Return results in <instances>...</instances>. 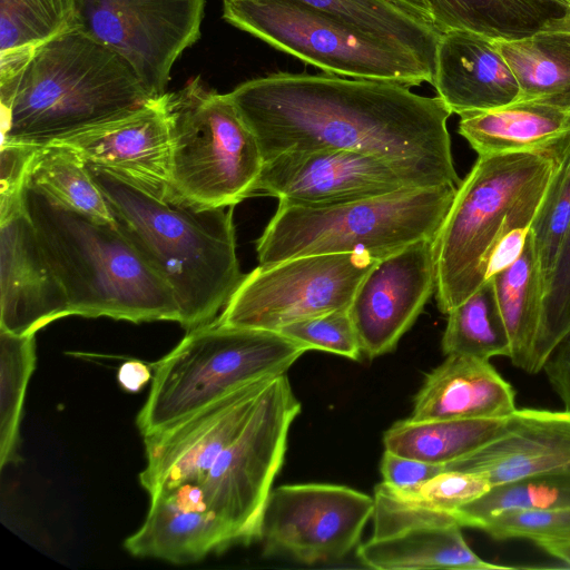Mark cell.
I'll use <instances>...</instances> for the list:
<instances>
[{
    "instance_id": "cell-42",
    "label": "cell",
    "mask_w": 570,
    "mask_h": 570,
    "mask_svg": "<svg viewBox=\"0 0 570 570\" xmlns=\"http://www.w3.org/2000/svg\"><path fill=\"white\" fill-rule=\"evenodd\" d=\"M544 371L548 381L570 412V333L556 346L546 361Z\"/></svg>"
},
{
    "instance_id": "cell-45",
    "label": "cell",
    "mask_w": 570,
    "mask_h": 570,
    "mask_svg": "<svg viewBox=\"0 0 570 570\" xmlns=\"http://www.w3.org/2000/svg\"><path fill=\"white\" fill-rule=\"evenodd\" d=\"M547 552L570 566V542L552 544L547 548Z\"/></svg>"
},
{
    "instance_id": "cell-38",
    "label": "cell",
    "mask_w": 570,
    "mask_h": 570,
    "mask_svg": "<svg viewBox=\"0 0 570 570\" xmlns=\"http://www.w3.org/2000/svg\"><path fill=\"white\" fill-rule=\"evenodd\" d=\"M278 332L308 351H325L353 361H358L363 354L348 308L297 321Z\"/></svg>"
},
{
    "instance_id": "cell-8",
    "label": "cell",
    "mask_w": 570,
    "mask_h": 570,
    "mask_svg": "<svg viewBox=\"0 0 570 570\" xmlns=\"http://www.w3.org/2000/svg\"><path fill=\"white\" fill-rule=\"evenodd\" d=\"M171 141L170 184L204 206L230 207L254 195L265 160L229 94L200 77L166 92Z\"/></svg>"
},
{
    "instance_id": "cell-18",
    "label": "cell",
    "mask_w": 570,
    "mask_h": 570,
    "mask_svg": "<svg viewBox=\"0 0 570 570\" xmlns=\"http://www.w3.org/2000/svg\"><path fill=\"white\" fill-rule=\"evenodd\" d=\"M69 315L66 292L24 202L0 213V328L31 334Z\"/></svg>"
},
{
    "instance_id": "cell-4",
    "label": "cell",
    "mask_w": 570,
    "mask_h": 570,
    "mask_svg": "<svg viewBox=\"0 0 570 570\" xmlns=\"http://www.w3.org/2000/svg\"><path fill=\"white\" fill-rule=\"evenodd\" d=\"M23 202L70 315L179 322L171 288L116 224L70 208L28 180Z\"/></svg>"
},
{
    "instance_id": "cell-14",
    "label": "cell",
    "mask_w": 570,
    "mask_h": 570,
    "mask_svg": "<svg viewBox=\"0 0 570 570\" xmlns=\"http://www.w3.org/2000/svg\"><path fill=\"white\" fill-rule=\"evenodd\" d=\"M373 512V497L345 485H282L269 494L259 541L265 554L307 564L340 560L358 543Z\"/></svg>"
},
{
    "instance_id": "cell-40",
    "label": "cell",
    "mask_w": 570,
    "mask_h": 570,
    "mask_svg": "<svg viewBox=\"0 0 570 570\" xmlns=\"http://www.w3.org/2000/svg\"><path fill=\"white\" fill-rule=\"evenodd\" d=\"M38 148L27 144L1 142L0 212L23 200L30 165Z\"/></svg>"
},
{
    "instance_id": "cell-37",
    "label": "cell",
    "mask_w": 570,
    "mask_h": 570,
    "mask_svg": "<svg viewBox=\"0 0 570 570\" xmlns=\"http://www.w3.org/2000/svg\"><path fill=\"white\" fill-rule=\"evenodd\" d=\"M497 540L527 539L537 546L570 542V508L513 510L476 527Z\"/></svg>"
},
{
    "instance_id": "cell-3",
    "label": "cell",
    "mask_w": 570,
    "mask_h": 570,
    "mask_svg": "<svg viewBox=\"0 0 570 570\" xmlns=\"http://www.w3.org/2000/svg\"><path fill=\"white\" fill-rule=\"evenodd\" d=\"M86 168L116 226L171 288L178 323L189 331L214 321L244 276L234 206L199 205L173 186L154 190L92 164Z\"/></svg>"
},
{
    "instance_id": "cell-9",
    "label": "cell",
    "mask_w": 570,
    "mask_h": 570,
    "mask_svg": "<svg viewBox=\"0 0 570 570\" xmlns=\"http://www.w3.org/2000/svg\"><path fill=\"white\" fill-rule=\"evenodd\" d=\"M223 19L327 75L433 83L423 57L293 0H224Z\"/></svg>"
},
{
    "instance_id": "cell-10",
    "label": "cell",
    "mask_w": 570,
    "mask_h": 570,
    "mask_svg": "<svg viewBox=\"0 0 570 570\" xmlns=\"http://www.w3.org/2000/svg\"><path fill=\"white\" fill-rule=\"evenodd\" d=\"M299 412L301 403L286 373L268 379L244 429L198 483L209 509L229 528L236 544L261 539L273 481Z\"/></svg>"
},
{
    "instance_id": "cell-47",
    "label": "cell",
    "mask_w": 570,
    "mask_h": 570,
    "mask_svg": "<svg viewBox=\"0 0 570 570\" xmlns=\"http://www.w3.org/2000/svg\"><path fill=\"white\" fill-rule=\"evenodd\" d=\"M570 1V0H569Z\"/></svg>"
},
{
    "instance_id": "cell-39",
    "label": "cell",
    "mask_w": 570,
    "mask_h": 570,
    "mask_svg": "<svg viewBox=\"0 0 570 570\" xmlns=\"http://www.w3.org/2000/svg\"><path fill=\"white\" fill-rule=\"evenodd\" d=\"M568 333H570V232L546 292L532 374L542 371L549 355Z\"/></svg>"
},
{
    "instance_id": "cell-20",
    "label": "cell",
    "mask_w": 570,
    "mask_h": 570,
    "mask_svg": "<svg viewBox=\"0 0 570 570\" xmlns=\"http://www.w3.org/2000/svg\"><path fill=\"white\" fill-rule=\"evenodd\" d=\"M444 469L481 473L492 487L570 475V412L517 409L499 436Z\"/></svg>"
},
{
    "instance_id": "cell-2",
    "label": "cell",
    "mask_w": 570,
    "mask_h": 570,
    "mask_svg": "<svg viewBox=\"0 0 570 570\" xmlns=\"http://www.w3.org/2000/svg\"><path fill=\"white\" fill-rule=\"evenodd\" d=\"M155 98L124 57L73 24L0 53L1 142L42 147Z\"/></svg>"
},
{
    "instance_id": "cell-6",
    "label": "cell",
    "mask_w": 570,
    "mask_h": 570,
    "mask_svg": "<svg viewBox=\"0 0 570 570\" xmlns=\"http://www.w3.org/2000/svg\"><path fill=\"white\" fill-rule=\"evenodd\" d=\"M458 187H419L325 206L278 200L274 216L256 242L259 265L344 253L379 261L411 244L433 240Z\"/></svg>"
},
{
    "instance_id": "cell-15",
    "label": "cell",
    "mask_w": 570,
    "mask_h": 570,
    "mask_svg": "<svg viewBox=\"0 0 570 570\" xmlns=\"http://www.w3.org/2000/svg\"><path fill=\"white\" fill-rule=\"evenodd\" d=\"M372 537L358 546L360 562L377 570H507L491 563L466 543L461 525L448 513L399 503L374 489Z\"/></svg>"
},
{
    "instance_id": "cell-41",
    "label": "cell",
    "mask_w": 570,
    "mask_h": 570,
    "mask_svg": "<svg viewBox=\"0 0 570 570\" xmlns=\"http://www.w3.org/2000/svg\"><path fill=\"white\" fill-rule=\"evenodd\" d=\"M380 470L383 479L382 482L394 489H406L417 485L445 471L443 464H433L402 456L389 450H384Z\"/></svg>"
},
{
    "instance_id": "cell-26",
    "label": "cell",
    "mask_w": 570,
    "mask_h": 570,
    "mask_svg": "<svg viewBox=\"0 0 570 570\" xmlns=\"http://www.w3.org/2000/svg\"><path fill=\"white\" fill-rule=\"evenodd\" d=\"M491 279L510 341L509 358L514 366L532 374L546 283L530 230L519 258Z\"/></svg>"
},
{
    "instance_id": "cell-22",
    "label": "cell",
    "mask_w": 570,
    "mask_h": 570,
    "mask_svg": "<svg viewBox=\"0 0 570 570\" xmlns=\"http://www.w3.org/2000/svg\"><path fill=\"white\" fill-rule=\"evenodd\" d=\"M432 86L459 116L512 104L520 92L498 41L464 30L441 33Z\"/></svg>"
},
{
    "instance_id": "cell-17",
    "label": "cell",
    "mask_w": 570,
    "mask_h": 570,
    "mask_svg": "<svg viewBox=\"0 0 570 570\" xmlns=\"http://www.w3.org/2000/svg\"><path fill=\"white\" fill-rule=\"evenodd\" d=\"M432 242L379 259L360 283L348 312L367 357L393 351L435 293Z\"/></svg>"
},
{
    "instance_id": "cell-30",
    "label": "cell",
    "mask_w": 570,
    "mask_h": 570,
    "mask_svg": "<svg viewBox=\"0 0 570 570\" xmlns=\"http://www.w3.org/2000/svg\"><path fill=\"white\" fill-rule=\"evenodd\" d=\"M28 181L70 208L115 224L85 160L68 145L52 142L39 147L30 165Z\"/></svg>"
},
{
    "instance_id": "cell-36",
    "label": "cell",
    "mask_w": 570,
    "mask_h": 570,
    "mask_svg": "<svg viewBox=\"0 0 570 570\" xmlns=\"http://www.w3.org/2000/svg\"><path fill=\"white\" fill-rule=\"evenodd\" d=\"M377 487L401 504L451 514L483 497L493 487L478 472L443 471L406 489H394L381 482Z\"/></svg>"
},
{
    "instance_id": "cell-31",
    "label": "cell",
    "mask_w": 570,
    "mask_h": 570,
    "mask_svg": "<svg viewBox=\"0 0 570 570\" xmlns=\"http://www.w3.org/2000/svg\"><path fill=\"white\" fill-rule=\"evenodd\" d=\"M446 315L441 341L445 356L461 354L489 361L510 356V341L491 278Z\"/></svg>"
},
{
    "instance_id": "cell-7",
    "label": "cell",
    "mask_w": 570,
    "mask_h": 570,
    "mask_svg": "<svg viewBox=\"0 0 570 570\" xmlns=\"http://www.w3.org/2000/svg\"><path fill=\"white\" fill-rule=\"evenodd\" d=\"M306 351L279 332L225 326L215 318L189 330L153 364L136 424L142 436L153 434L246 384L285 374Z\"/></svg>"
},
{
    "instance_id": "cell-23",
    "label": "cell",
    "mask_w": 570,
    "mask_h": 570,
    "mask_svg": "<svg viewBox=\"0 0 570 570\" xmlns=\"http://www.w3.org/2000/svg\"><path fill=\"white\" fill-rule=\"evenodd\" d=\"M517 411L515 392L489 360L450 354L426 376L411 419H498Z\"/></svg>"
},
{
    "instance_id": "cell-33",
    "label": "cell",
    "mask_w": 570,
    "mask_h": 570,
    "mask_svg": "<svg viewBox=\"0 0 570 570\" xmlns=\"http://www.w3.org/2000/svg\"><path fill=\"white\" fill-rule=\"evenodd\" d=\"M558 508H570V475H542L495 485L450 515L461 527L476 529L482 521L508 511Z\"/></svg>"
},
{
    "instance_id": "cell-21",
    "label": "cell",
    "mask_w": 570,
    "mask_h": 570,
    "mask_svg": "<svg viewBox=\"0 0 570 570\" xmlns=\"http://www.w3.org/2000/svg\"><path fill=\"white\" fill-rule=\"evenodd\" d=\"M234 544L232 531L209 509L202 487L194 482L151 493L144 523L124 542L135 557L177 564L199 561Z\"/></svg>"
},
{
    "instance_id": "cell-34",
    "label": "cell",
    "mask_w": 570,
    "mask_h": 570,
    "mask_svg": "<svg viewBox=\"0 0 570 570\" xmlns=\"http://www.w3.org/2000/svg\"><path fill=\"white\" fill-rule=\"evenodd\" d=\"M530 232L547 292L570 232V135L560 141L558 166Z\"/></svg>"
},
{
    "instance_id": "cell-24",
    "label": "cell",
    "mask_w": 570,
    "mask_h": 570,
    "mask_svg": "<svg viewBox=\"0 0 570 570\" xmlns=\"http://www.w3.org/2000/svg\"><path fill=\"white\" fill-rule=\"evenodd\" d=\"M441 32L464 30L497 41L570 29L569 0H424Z\"/></svg>"
},
{
    "instance_id": "cell-11",
    "label": "cell",
    "mask_w": 570,
    "mask_h": 570,
    "mask_svg": "<svg viewBox=\"0 0 570 570\" xmlns=\"http://www.w3.org/2000/svg\"><path fill=\"white\" fill-rule=\"evenodd\" d=\"M377 261L356 253L299 256L243 276L216 321L278 332L285 325L350 307Z\"/></svg>"
},
{
    "instance_id": "cell-28",
    "label": "cell",
    "mask_w": 570,
    "mask_h": 570,
    "mask_svg": "<svg viewBox=\"0 0 570 570\" xmlns=\"http://www.w3.org/2000/svg\"><path fill=\"white\" fill-rule=\"evenodd\" d=\"M511 415L498 419L400 420L384 433V450L433 464H448L499 436Z\"/></svg>"
},
{
    "instance_id": "cell-35",
    "label": "cell",
    "mask_w": 570,
    "mask_h": 570,
    "mask_svg": "<svg viewBox=\"0 0 570 570\" xmlns=\"http://www.w3.org/2000/svg\"><path fill=\"white\" fill-rule=\"evenodd\" d=\"M75 0H0V52L32 48L71 26Z\"/></svg>"
},
{
    "instance_id": "cell-44",
    "label": "cell",
    "mask_w": 570,
    "mask_h": 570,
    "mask_svg": "<svg viewBox=\"0 0 570 570\" xmlns=\"http://www.w3.org/2000/svg\"><path fill=\"white\" fill-rule=\"evenodd\" d=\"M151 377V367L137 360L122 363L117 373L118 383L129 393L139 392Z\"/></svg>"
},
{
    "instance_id": "cell-27",
    "label": "cell",
    "mask_w": 570,
    "mask_h": 570,
    "mask_svg": "<svg viewBox=\"0 0 570 570\" xmlns=\"http://www.w3.org/2000/svg\"><path fill=\"white\" fill-rule=\"evenodd\" d=\"M498 47L518 81V100L570 112V29L498 41Z\"/></svg>"
},
{
    "instance_id": "cell-43",
    "label": "cell",
    "mask_w": 570,
    "mask_h": 570,
    "mask_svg": "<svg viewBox=\"0 0 570 570\" xmlns=\"http://www.w3.org/2000/svg\"><path fill=\"white\" fill-rule=\"evenodd\" d=\"M529 230V227H514L497 239L489 256L487 279L502 272L519 258Z\"/></svg>"
},
{
    "instance_id": "cell-13",
    "label": "cell",
    "mask_w": 570,
    "mask_h": 570,
    "mask_svg": "<svg viewBox=\"0 0 570 570\" xmlns=\"http://www.w3.org/2000/svg\"><path fill=\"white\" fill-rule=\"evenodd\" d=\"M205 6L206 0H75L71 24L124 57L161 97L173 66L200 38Z\"/></svg>"
},
{
    "instance_id": "cell-29",
    "label": "cell",
    "mask_w": 570,
    "mask_h": 570,
    "mask_svg": "<svg viewBox=\"0 0 570 570\" xmlns=\"http://www.w3.org/2000/svg\"><path fill=\"white\" fill-rule=\"evenodd\" d=\"M293 1L406 48L435 65L441 32L429 19L400 0Z\"/></svg>"
},
{
    "instance_id": "cell-1",
    "label": "cell",
    "mask_w": 570,
    "mask_h": 570,
    "mask_svg": "<svg viewBox=\"0 0 570 570\" xmlns=\"http://www.w3.org/2000/svg\"><path fill=\"white\" fill-rule=\"evenodd\" d=\"M380 79L276 72L229 94L264 160L294 150L348 149L416 161L460 185L438 97Z\"/></svg>"
},
{
    "instance_id": "cell-32",
    "label": "cell",
    "mask_w": 570,
    "mask_h": 570,
    "mask_svg": "<svg viewBox=\"0 0 570 570\" xmlns=\"http://www.w3.org/2000/svg\"><path fill=\"white\" fill-rule=\"evenodd\" d=\"M36 333L0 328V465L17 461L19 426L29 379L36 367Z\"/></svg>"
},
{
    "instance_id": "cell-12",
    "label": "cell",
    "mask_w": 570,
    "mask_h": 570,
    "mask_svg": "<svg viewBox=\"0 0 570 570\" xmlns=\"http://www.w3.org/2000/svg\"><path fill=\"white\" fill-rule=\"evenodd\" d=\"M453 184L426 165L348 149L294 150L265 161L254 194L325 206ZM458 186V185H455Z\"/></svg>"
},
{
    "instance_id": "cell-16",
    "label": "cell",
    "mask_w": 570,
    "mask_h": 570,
    "mask_svg": "<svg viewBox=\"0 0 570 570\" xmlns=\"http://www.w3.org/2000/svg\"><path fill=\"white\" fill-rule=\"evenodd\" d=\"M267 380L246 384L144 436L147 464L139 481L149 495L161 488L199 483L244 429Z\"/></svg>"
},
{
    "instance_id": "cell-19",
    "label": "cell",
    "mask_w": 570,
    "mask_h": 570,
    "mask_svg": "<svg viewBox=\"0 0 570 570\" xmlns=\"http://www.w3.org/2000/svg\"><path fill=\"white\" fill-rule=\"evenodd\" d=\"M82 159L154 190L171 186L166 94L120 117L57 141Z\"/></svg>"
},
{
    "instance_id": "cell-5",
    "label": "cell",
    "mask_w": 570,
    "mask_h": 570,
    "mask_svg": "<svg viewBox=\"0 0 570 570\" xmlns=\"http://www.w3.org/2000/svg\"><path fill=\"white\" fill-rule=\"evenodd\" d=\"M560 141L537 151L478 156L432 242L440 312L448 314L487 281L500 236L531 227L557 169Z\"/></svg>"
},
{
    "instance_id": "cell-25",
    "label": "cell",
    "mask_w": 570,
    "mask_h": 570,
    "mask_svg": "<svg viewBox=\"0 0 570 570\" xmlns=\"http://www.w3.org/2000/svg\"><path fill=\"white\" fill-rule=\"evenodd\" d=\"M459 134L478 156L537 151L570 135V112L534 101L517 100L460 116Z\"/></svg>"
},
{
    "instance_id": "cell-46",
    "label": "cell",
    "mask_w": 570,
    "mask_h": 570,
    "mask_svg": "<svg viewBox=\"0 0 570 570\" xmlns=\"http://www.w3.org/2000/svg\"><path fill=\"white\" fill-rule=\"evenodd\" d=\"M400 1L407 4L413 10L421 13L423 17H425L426 19H429L432 22L428 6L424 0H400Z\"/></svg>"
}]
</instances>
